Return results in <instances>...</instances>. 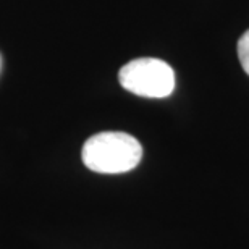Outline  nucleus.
Returning <instances> with one entry per match:
<instances>
[{"label": "nucleus", "mask_w": 249, "mask_h": 249, "mask_svg": "<svg viewBox=\"0 0 249 249\" xmlns=\"http://www.w3.org/2000/svg\"><path fill=\"white\" fill-rule=\"evenodd\" d=\"M81 159L91 172L106 175L126 173L139 165L142 146L128 133L102 131L84 142Z\"/></svg>", "instance_id": "nucleus-1"}, {"label": "nucleus", "mask_w": 249, "mask_h": 249, "mask_svg": "<svg viewBox=\"0 0 249 249\" xmlns=\"http://www.w3.org/2000/svg\"><path fill=\"white\" fill-rule=\"evenodd\" d=\"M118 81L123 89L136 96L163 99L175 89V73L167 62L144 57L123 65Z\"/></svg>", "instance_id": "nucleus-2"}, {"label": "nucleus", "mask_w": 249, "mask_h": 249, "mask_svg": "<svg viewBox=\"0 0 249 249\" xmlns=\"http://www.w3.org/2000/svg\"><path fill=\"white\" fill-rule=\"evenodd\" d=\"M238 57H240L241 67L249 76V29L243 34L238 41Z\"/></svg>", "instance_id": "nucleus-3"}]
</instances>
